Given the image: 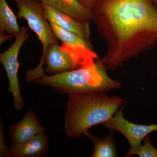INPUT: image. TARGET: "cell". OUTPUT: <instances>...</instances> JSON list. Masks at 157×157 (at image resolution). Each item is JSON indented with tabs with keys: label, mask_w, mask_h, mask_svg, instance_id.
Instances as JSON below:
<instances>
[{
	"label": "cell",
	"mask_w": 157,
	"mask_h": 157,
	"mask_svg": "<svg viewBox=\"0 0 157 157\" xmlns=\"http://www.w3.org/2000/svg\"><path fill=\"white\" fill-rule=\"evenodd\" d=\"M21 32L17 17L6 0H0V36L6 33L16 38Z\"/></svg>",
	"instance_id": "14"
},
{
	"label": "cell",
	"mask_w": 157,
	"mask_h": 157,
	"mask_svg": "<svg viewBox=\"0 0 157 157\" xmlns=\"http://www.w3.org/2000/svg\"><path fill=\"white\" fill-rule=\"evenodd\" d=\"M155 6H156V7L157 8V0H152Z\"/></svg>",
	"instance_id": "19"
},
{
	"label": "cell",
	"mask_w": 157,
	"mask_h": 157,
	"mask_svg": "<svg viewBox=\"0 0 157 157\" xmlns=\"http://www.w3.org/2000/svg\"><path fill=\"white\" fill-rule=\"evenodd\" d=\"M42 4L53 7L58 11L82 21H92L91 10L81 6L77 0H38Z\"/></svg>",
	"instance_id": "12"
},
{
	"label": "cell",
	"mask_w": 157,
	"mask_h": 157,
	"mask_svg": "<svg viewBox=\"0 0 157 157\" xmlns=\"http://www.w3.org/2000/svg\"><path fill=\"white\" fill-rule=\"evenodd\" d=\"M64 117L66 135L81 138L94 126L104 124L120 108L124 100L105 93H76L68 95Z\"/></svg>",
	"instance_id": "2"
},
{
	"label": "cell",
	"mask_w": 157,
	"mask_h": 157,
	"mask_svg": "<svg viewBox=\"0 0 157 157\" xmlns=\"http://www.w3.org/2000/svg\"><path fill=\"white\" fill-rule=\"evenodd\" d=\"M48 135L42 132L23 143L13 144L9 149V157H40L48 151Z\"/></svg>",
	"instance_id": "11"
},
{
	"label": "cell",
	"mask_w": 157,
	"mask_h": 157,
	"mask_svg": "<svg viewBox=\"0 0 157 157\" xmlns=\"http://www.w3.org/2000/svg\"><path fill=\"white\" fill-rule=\"evenodd\" d=\"M29 26L23 27L19 35L16 38L14 43L6 51L0 55L2 63L8 76L9 82L8 92L13 96L14 107L16 110H21L24 107L25 102L21 95L19 79L17 72L20 63L17 61V57L21 48L29 37L28 33Z\"/></svg>",
	"instance_id": "6"
},
{
	"label": "cell",
	"mask_w": 157,
	"mask_h": 157,
	"mask_svg": "<svg viewBox=\"0 0 157 157\" xmlns=\"http://www.w3.org/2000/svg\"><path fill=\"white\" fill-rule=\"evenodd\" d=\"M107 71L98 59L84 67L56 75L44 74L34 82L42 86H50L61 94L106 93L121 86L120 82L109 77Z\"/></svg>",
	"instance_id": "3"
},
{
	"label": "cell",
	"mask_w": 157,
	"mask_h": 157,
	"mask_svg": "<svg viewBox=\"0 0 157 157\" xmlns=\"http://www.w3.org/2000/svg\"><path fill=\"white\" fill-rule=\"evenodd\" d=\"M125 103L109 120L103 124L109 131L118 132L124 135L132 147L141 145V141L152 132L157 131V124H137L132 123L124 117L123 109Z\"/></svg>",
	"instance_id": "8"
},
{
	"label": "cell",
	"mask_w": 157,
	"mask_h": 157,
	"mask_svg": "<svg viewBox=\"0 0 157 157\" xmlns=\"http://www.w3.org/2000/svg\"><path fill=\"white\" fill-rule=\"evenodd\" d=\"M78 69L73 59L61 45L51 44L42 54L37 67L27 71L25 80L34 81L44 75L45 71L49 75H53Z\"/></svg>",
	"instance_id": "5"
},
{
	"label": "cell",
	"mask_w": 157,
	"mask_h": 157,
	"mask_svg": "<svg viewBox=\"0 0 157 157\" xmlns=\"http://www.w3.org/2000/svg\"><path fill=\"white\" fill-rule=\"evenodd\" d=\"M12 37H13L12 36H11V35H9V34H8L7 36L4 35V36H0V44H1V45H2L6 40L11 39Z\"/></svg>",
	"instance_id": "18"
},
{
	"label": "cell",
	"mask_w": 157,
	"mask_h": 157,
	"mask_svg": "<svg viewBox=\"0 0 157 157\" xmlns=\"http://www.w3.org/2000/svg\"><path fill=\"white\" fill-rule=\"evenodd\" d=\"M44 15L48 22L53 23L66 30L76 34L82 39L90 41V21H82L58 11L53 7L42 4Z\"/></svg>",
	"instance_id": "9"
},
{
	"label": "cell",
	"mask_w": 157,
	"mask_h": 157,
	"mask_svg": "<svg viewBox=\"0 0 157 157\" xmlns=\"http://www.w3.org/2000/svg\"><path fill=\"white\" fill-rule=\"evenodd\" d=\"M92 21L107 43L99 59L115 71L157 45V8L152 0H97Z\"/></svg>",
	"instance_id": "1"
},
{
	"label": "cell",
	"mask_w": 157,
	"mask_h": 157,
	"mask_svg": "<svg viewBox=\"0 0 157 157\" xmlns=\"http://www.w3.org/2000/svg\"><path fill=\"white\" fill-rule=\"evenodd\" d=\"M114 131H110L105 137H97L89 132L85 134L91 141L94 146L92 157H116L118 156L117 149L113 138Z\"/></svg>",
	"instance_id": "13"
},
{
	"label": "cell",
	"mask_w": 157,
	"mask_h": 157,
	"mask_svg": "<svg viewBox=\"0 0 157 157\" xmlns=\"http://www.w3.org/2000/svg\"><path fill=\"white\" fill-rule=\"evenodd\" d=\"M143 140V145L136 147H131L126 154L125 157L137 155L140 157H157V149L152 144L150 137L146 136Z\"/></svg>",
	"instance_id": "15"
},
{
	"label": "cell",
	"mask_w": 157,
	"mask_h": 157,
	"mask_svg": "<svg viewBox=\"0 0 157 157\" xmlns=\"http://www.w3.org/2000/svg\"><path fill=\"white\" fill-rule=\"evenodd\" d=\"M17 6V17L27 21L30 28L38 36L43 47V54L48 45L59 44L50 23L45 19L44 7L38 0H14Z\"/></svg>",
	"instance_id": "4"
},
{
	"label": "cell",
	"mask_w": 157,
	"mask_h": 157,
	"mask_svg": "<svg viewBox=\"0 0 157 157\" xmlns=\"http://www.w3.org/2000/svg\"><path fill=\"white\" fill-rule=\"evenodd\" d=\"M45 130V128L39 123L36 113L31 110L26 113L19 122L10 127L9 137L12 144L23 143Z\"/></svg>",
	"instance_id": "10"
},
{
	"label": "cell",
	"mask_w": 157,
	"mask_h": 157,
	"mask_svg": "<svg viewBox=\"0 0 157 157\" xmlns=\"http://www.w3.org/2000/svg\"><path fill=\"white\" fill-rule=\"evenodd\" d=\"M78 3L86 9L91 10L97 0H77Z\"/></svg>",
	"instance_id": "17"
},
{
	"label": "cell",
	"mask_w": 157,
	"mask_h": 157,
	"mask_svg": "<svg viewBox=\"0 0 157 157\" xmlns=\"http://www.w3.org/2000/svg\"><path fill=\"white\" fill-rule=\"evenodd\" d=\"M49 23L56 36L61 41L62 47L70 55L78 69L93 64L98 59L90 41Z\"/></svg>",
	"instance_id": "7"
},
{
	"label": "cell",
	"mask_w": 157,
	"mask_h": 157,
	"mask_svg": "<svg viewBox=\"0 0 157 157\" xmlns=\"http://www.w3.org/2000/svg\"><path fill=\"white\" fill-rule=\"evenodd\" d=\"M1 131H0V156L9 157V150L6 147L4 140V132L3 124L1 121Z\"/></svg>",
	"instance_id": "16"
}]
</instances>
